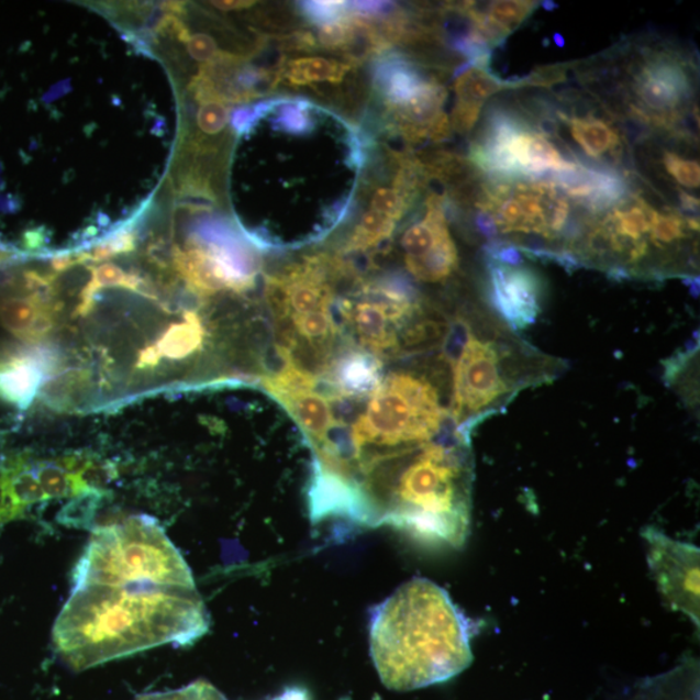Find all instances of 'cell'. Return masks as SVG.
Returning a JSON list of instances; mask_svg holds the SVG:
<instances>
[{"label":"cell","mask_w":700,"mask_h":700,"mask_svg":"<svg viewBox=\"0 0 700 700\" xmlns=\"http://www.w3.org/2000/svg\"><path fill=\"white\" fill-rule=\"evenodd\" d=\"M269 124L265 214L252 244L295 248L322 241L348 214L364 149L356 130L305 100H273L258 107Z\"/></svg>","instance_id":"1"},{"label":"cell","mask_w":700,"mask_h":700,"mask_svg":"<svg viewBox=\"0 0 700 700\" xmlns=\"http://www.w3.org/2000/svg\"><path fill=\"white\" fill-rule=\"evenodd\" d=\"M211 618L197 588L99 587L71 589L54 626V644L82 670L163 645L203 637Z\"/></svg>","instance_id":"2"},{"label":"cell","mask_w":700,"mask_h":700,"mask_svg":"<svg viewBox=\"0 0 700 700\" xmlns=\"http://www.w3.org/2000/svg\"><path fill=\"white\" fill-rule=\"evenodd\" d=\"M471 637L470 620L447 591L421 577L371 612V658L391 690L427 688L464 673L474 660Z\"/></svg>","instance_id":"3"},{"label":"cell","mask_w":700,"mask_h":700,"mask_svg":"<svg viewBox=\"0 0 700 700\" xmlns=\"http://www.w3.org/2000/svg\"><path fill=\"white\" fill-rule=\"evenodd\" d=\"M195 589L191 568L156 518L141 514L92 532L74 571V588Z\"/></svg>","instance_id":"4"},{"label":"cell","mask_w":700,"mask_h":700,"mask_svg":"<svg viewBox=\"0 0 700 700\" xmlns=\"http://www.w3.org/2000/svg\"><path fill=\"white\" fill-rule=\"evenodd\" d=\"M341 263L312 256L266 278V304L276 322L278 346L302 363L327 360L341 336L332 314Z\"/></svg>","instance_id":"5"},{"label":"cell","mask_w":700,"mask_h":700,"mask_svg":"<svg viewBox=\"0 0 700 700\" xmlns=\"http://www.w3.org/2000/svg\"><path fill=\"white\" fill-rule=\"evenodd\" d=\"M418 308L414 287L405 279L360 281L337 305L342 324L359 348L381 360L400 355Z\"/></svg>","instance_id":"6"},{"label":"cell","mask_w":700,"mask_h":700,"mask_svg":"<svg viewBox=\"0 0 700 700\" xmlns=\"http://www.w3.org/2000/svg\"><path fill=\"white\" fill-rule=\"evenodd\" d=\"M453 363V399L451 416L462 438L471 442L476 422L509 393L500 348L468 332Z\"/></svg>","instance_id":"7"},{"label":"cell","mask_w":700,"mask_h":700,"mask_svg":"<svg viewBox=\"0 0 700 700\" xmlns=\"http://www.w3.org/2000/svg\"><path fill=\"white\" fill-rule=\"evenodd\" d=\"M647 562L669 608L699 626V547L670 538L648 526L644 531Z\"/></svg>","instance_id":"8"},{"label":"cell","mask_w":700,"mask_h":700,"mask_svg":"<svg viewBox=\"0 0 700 700\" xmlns=\"http://www.w3.org/2000/svg\"><path fill=\"white\" fill-rule=\"evenodd\" d=\"M401 247L403 262L418 280L438 284L456 271L458 252L447 229L444 199H429L424 219L403 233Z\"/></svg>","instance_id":"9"},{"label":"cell","mask_w":700,"mask_h":700,"mask_svg":"<svg viewBox=\"0 0 700 700\" xmlns=\"http://www.w3.org/2000/svg\"><path fill=\"white\" fill-rule=\"evenodd\" d=\"M489 300L511 329L532 326L541 313L543 285L540 276L524 266H508L489 259Z\"/></svg>","instance_id":"10"},{"label":"cell","mask_w":700,"mask_h":700,"mask_svg":"<svg viewBox=\"0 0 700 700\" xmlns=\"http://www.w3.org/2000/svg\"><path fill=\"white\" fill-rule=\"evenodd\" d=\"M382 360L364 349L334 353L321 371L331 401L359 402L369 399L381 381Z\"/></svg>","instance_id":"11"},{"label":"cell","mask_w":700,"mask_h":700,"mask_svg":"<svg viewBox=\"0 0 700 700\" xmlns=\"http://www.w3.org/2000/svg\"><path fill=\"white\" fill-rule=\"evenodd\" d=\"M634 91L649 110L670 111L690 96L691 86L680 64L667 56L646 62L634 79Z\"/></svg>","instance_id":"12"},{"label":"cell","mask_w":700,"mask_h":700,"mask_svg":"<svg viewBox=\"0 0 700 700\" xmlns=\"http://www.w3.org/2000/svg\"><path fill=\"white\" fill-rule=\"evenodd\" d=\"M502 89L501 78L490 70L471 68L457 78V103L453 111V126L468 133L479 119L486 100Z\"/></svg>","instance_id":"13"},{"label":"cell","mask_w":700,"mask_h":700,"mask_svg":"<svg viewBox=\"0 0 700 700\" xmlns=\"http://www.w3.org/2000/svg\"><path fill=\"white\" fill-rule=\"evenodd\" d=\"M353 64L330 59V57H296L281 65L278 82L288 88H312L341 85L349 76Z\"/></svg>","instance_id":"14"},{"label":"cell","mask_w":700,"mask_h":700,"mask_svg":"<svg viewBox=\"0 0 700 700\" xmlns=\"http://www.w3.org/2000/svg\"><path fill=\"white\" fill-rule=\"evenodd\" d=\"M577 143L590 157H599L619 144V136L601 120L573 119L567 120Z\"/></svg>","instance_id":"15"},{"label":"cell","mask_w":700,"mask_h":700,"mask_svg":"<svg viewBox=\"0 0 700 700\" xmlns=\"http://www.w3.org/2000/svg\"><path fill=\"white\" fill-rule=\"evenodd\" d=\"M536 2H518V0H500L489 5L487 16L511 33L536 9Z\"/></svg>","instance_id":"16"},{"label":"cell","mask_w":700,"mask_h":700,"mask_svg":"<svg viewBox=\"0 0 700 700\" xmlns=\"http://www.w3.org/2000/svg\"><path fill=\"white\" fill-rule=\"evenodd\" d=\"M688 222L676 213L656 214L652 233L655 244H670L684 240L687 236Z\"/></svg>","instance_id":"17"},{"label":"cell","mask_w":700,"mask_h":700,"mask_svg":"<svg viewBox=\"0 0 700 700\" xmlns=\"http://www.w3.org/2000/svg\"><path fill=\"white\" fill-rule=\"evenodd\" d=\"M222 99H205V104L198 113V125L201 132L214 135L222 132L229 122L227 108L221 102Z\"/></svg>","instance_id":"18"},{"label":"cell","mask_w":700,"mask_h":700,"mask_svg":"<svg viewBox=\"0 0 700 700\" xmlns=\"http://www.w3.org/2000/svg\"><path fill=\"white\" fill-rule=\"evenodd\" d=\"M664 166L678 184L689 187V189H698L700 185V168L696 162L684 160L676 154L667 153L664 156Z\"/></svg>","instance_id":"19"},{"label":"cell","mask_w":700,"mask_h":700,"mask_svg":"<svg viewBox=\"0 0 700 700\" xmlns=\"http://www.w3.org/2000/svg\"><path fill=\"white\" fill-rule=\"evenodd\" d=\"M186 42L187 49H189V53L195 60L209 62L214 59L216 55V46L214 40L212 37H209V35H190V37L187 38Z\"/></svg>","instance_id":"20"},{"label":"cell","mask_w":700,"mask_h":700,"mask_svg":"<svg viewBox=\"0 0 700 700\" xmlns=\"http://www.w3.org/2000/svg\"><path fill=\"white\" fill-rule=\"evenodd\" d=\"M136 700H220L209 695V692L195 687H186L166 692H153V695L142 696Z\"/></svg>","instance_id":"21"},{"label":"cell","mask_w":700,"mask_h":700,"mask_svg":"<svg viewBox=\"0 0 700 700\" xmlns=\"http://www.w3.org/2000/svg\"><path fill=\"white\" fill-rule=\"evenodd\" d=\"M476 227H478L482 235L489 237V240L498 235V227L493 215L486 211L476 214Z\"/></svg>","instance_id":"22"},{"label":"cell","mask_w":700,"mask_h":700,"mask_svg":"<svg viewBox=\"0 0 700 700\" xmlns=\"http://www.w3.org/2000/svg\"><path fill=\"white\" fill-rule=\"evenodd\" d=\"M270 700H310L308 692L301 688H288Z\"/></svg>","instance_id":"23"},{"label":"cell","mask_w":700,"mask_h":700,"mask_svg":"<svg viewBox=\"0 0 700 700\" xmlns=\"http://www.w3.org/2000/svg\"><path fill=\"white\" fill-rule=\"evenodd\" d=\"M680 201L685 213L692 215L699 212V200L691 197L688 192L680 191Z\"/></svg>","instance_id":"24"},{"label":"cell","mask_w":700,"mask_h":700,"mask_svg":"<svg viewBox=\"0 0 700 700\" xmlns=\"http://www.w3.org/2000/svg\"><path fill=\"white\" fill-rule=\"evenodd\" d=\"M212 4L215 7V9H220L223 11H233L247 9V7L254 4V2H213Z\"/></svg>","instance_id":"25"},{"label":"cell","mask_w":700,"mask_h":700,"mask_svg":"<svg viewBox=\"0 0 700 700\" xmlns=\"http://www.w3.org/2000/svg\"><path fill=\"white\" fill-rule=\"evenodd\" d=\"M543 9L547 12H552L559 9L558 3L552 2V0H546V2L541 3Z\"/></svg>","instance_id":"26"},{"label":"cell","mask_w":700,"mask_h":700,"mask_svg":"<svg viewBox=\"0 0 700 700\" xmlns=\"http://www.w3.org/2000/svg\"><path fill=\"white\" fill-rule=\"evenodd\" d=\"M554 42L557 43V46L560 47V48L565 47V45H566L565 40H563L562 35L558 34V33L554 34Z\"/></svg>","instance_id":"27"}]
</instances>
